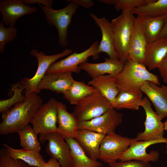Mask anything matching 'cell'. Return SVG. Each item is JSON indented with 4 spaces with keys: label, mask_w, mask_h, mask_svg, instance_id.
<instances>
[{
    "label": "cell",
    "mask_w": 167,
    "mask_h": 167,
    "mask_svg": "<svg viewBox=\"0 0 167 167\" xmlns=\"http://www.w3.org/2000/svg\"><path fill=\"white\" fill-rule=\"evenodd\" d=\"M42 105V98L33 92L25 100L2 113L0 134L17 133L30 123L35 113Z\"/></svg>",
    "instance_id": "1"
},
{
    "label": "cell",
    "mask_w": 167,
    "mask_h": 167,
    "mask_svg": "<svg viewBox=\"0 0 167 167\" xmlns=\"http://www.w3.org/2000/svg\"><path fill=\"white\" fill-rule=\"evenodd\" d=\"M116 77V85L120 92L142 93L140 88L146 81L161 85L157 75L150 72L144 65L131 60H127Z\"/></svg>",
    "instance_id": "2"
},
{
    "label": "cell",
    "mask_w": 167,
    "mask_h": 167,
    "mask_svg": "<svg viewBox=\"0 0 167 167\" xmlns=\"http://www.w3.org/2000/svg\"><path fill=\"white\" fill-rule=\"evenodd\" d=\"M134 15L131 10H123L111 22L116 52L119 59L124 63L127 60L128 49L135 18Z\"/></svg>",
    "instance_id": "3"
},
{
    "label": "cell",
    "mask_w": 167,
    "mask_h": 167,
    "mask_svg": "<svg viewBox=\"0 0 167 167\" xmlns=\"http://www.w3.org/2000/svg\"><path fill=\"white\" fill-rule=\"evenodd\" d=\"M66 1L69 2V4L64 8L58 10L38 4L44 13L48 23L50 26L55 27L57 29L58 41L63 47L67 45L68 29L71 24L72 17L79 6L71 0Z\"/></svg>",
    "instance_id": "4"
},
{
    "label": "cell",
    "mask_w": 167,
    "mask_h": 167,
    "mask_svg": "<svg viewBox=\"0 0 167 167\" xmlns=\"http://www.w3.org/2000/svg\"><path fill=\"white\" fill-rule=\"evenodd\" d=\"M113 108L112 104L96 89L75 105L72 113L78 122L87 121Z\"/></svg>",
    "instance_id": "5"
},
{
    "label": "cell",
    "mask_w": 167,
    "mask_h": 167,
    "mask_svg": "<svg viewBox=\"0 0 167 167\" xmlns=\"http://www.w3.org/2000/svg\"><path fill=\"white\" fill-rule=\"evenodd\" d=\"M72 53L71 50L67 49L59 53L46 55L42 51L39 52L36 49L32 50L30 54L36 58L38 66L32 77H25L20 81L24 88L25 96L26 97L33 92L37 93V87L49 66L58 59L68 56Z\"/></svg>",
    "instance_id": "6"
},
{
    "label": "cell",
    "mask_w": 167,
    "mask_h": 167,
    "mask_svg": "<svg viewBox=\"0 0 167 167\" xmlns=\"http://www.w3.org/2000/svg\"><path fill=\"white\" fill-rule=\"evenodd\" d=\"M136 141V138L122 136L115 133L106 135L100 146L98 159L108 164L116 161Z\"/></svg>",
    "instance_id": "7"
},
{
    "label": "cell",
    "mask_w": 167,
    "mask_h": 167,
    "mask_svg": "<svg viewBox=\"0 0 167 167\" xmlns=\"http://www.w3.org/2000/svg\"><path fill=\"white\" fill-rule=\"evenodd\" d=\"M42 144L47 141L45 152L56 159L61 167H72L73 162L70 146L65 138L57 132L39 134Z\"/></svg>",
    "instance_id": "8"
},
{
    "label": "cell",
    "mask_w": 167,
    "mask_h": 167,
    "mask_svg": "<svg viewBox=\"0 0 167 167\" xmlns=\"http://www.w3.org/2000/svg\"><path fill=\"white\" fill-rule=\"evenodd\" d=\"M58 101L55 98H51L34 114L30 123L37 134L57 132Z\"/></svg>",
    "instance_id": "9"
},
{
    "label": "cell",
    "mask_w": 167,
    "mask_h": 167,
    "mask_svg": "<svg viewBox=\"0 0 167 167\" xmlns=\"http://www.w3.org/2000/svg\"><path fill=\"white\" fill-rule=\"evenodd\" d=\"M99 44L97 41H95L84 51L79 53L75 52L66 58L54 62L49 66L46 73L62 72L79 73L81 70L79 66L87 62L89 57L92 56L95 60L99 58V54L96 51Z\"/></svg>",
    "instance_id": "10"
},
{
    "label": "cell",
    "mask_w": 167,
    "mask_h": 167,
    "mask_svg": "<svg viewBox=\"0 0 167 167\" xmlns=\"http://www.w3.org/2000/svg\"><path fill=\"white\" fill-rule=\"evenodd\" d=\"M140 106L144 109L146 119L144 124L145 129L140 132L135 137L137 141H150L163 139L164 130L163 123L152 107L151 103L147 97L142 98Z\"/></svg>",
    "instance_id": "11"
},
{
    "label": "cell",
    "mask_w": 167,
    "mask_h": 167,
    "mask_svg": "<svg viewBox=\"0 0 167 167\" xmlns=\"http://www.w3.org/2000/svg\"><path fill=\"white\" fill-rule=\"evenodd\" d=\"M123 114L114 108L90 120L78 122L79 130L86 129L105 135L115 133L122 120Z\"/></svg>",
    "instance_id": "12"
},
{
    "label": "cell",
    "mask_w": 167,
    "mask_h": 167,
    "mask_svg": "<svg viewBox=\"0 0 167 167\" xmlns=\"http://www.w3.org/2000/svg\"><path fill=\"white\" fill-rule=\"evenodd\" d=\"M161 143L167 144V138L150 141H136L130 145L119 160H135L146 162H156L159 158V152L152 150L147 153L146 149L151 145Z\"/></svg>",
    "instance_id": "13"
},
{
    "label": "cell",
    "mask_w": 167,
    "mask_h": 167,
    "mask_svg": "<svg viewBox=\"0 0 167 167\" xmlns=\"http://www.w3.org/2000/svg\"><path fill=\"white\" fill-rule=\"evenodd\" d=\"M37 9L30 7L22 0H0L1 21L9 27H15L17 20L24 15L36 12Z\"/></svg>",
    "instance_id": "14"
},
{
    "label": "cell",
    "mask_w": 167,
    "mask_h": 167,
    "mask_svg": "<svg viewBox=\"0 0 167 167\" xmlns=\"http://www.w3.org/2000/svg\"><path fill=\"white\" fill-rule=\"evenodd\" d=\"M148 43L143 31L139 16L137 15L135 18L129 46L127 60H131L144 65L145 53Z\"/></svg>",
    "instance_id": "15"
},
{
    "label": "cell",
    "mask_w": 167,
    "mask_h": 167,
    "mask_svg": "<svg viewBox=\"0 0 167 167\" xmlns=\"http://www.w3.org/2000/svg\"><path fill=\"white\" fill-rule=\"evenodd\" d=\"M140 90L152 103L160 119L167 117V86L160 87L152 82L146 81Z\"/></svg>",
    "instance_id": "16"
},
{
    "label": "cell",
    "mask_w": 167,
    "mask_h": 167,
    "mask_svg": "<svg viewBox=\"0 0 167 167\" xmlns=\"http://www.w3.org/2000/svg\"><path fill=\"white\" fill-rule=\"evenodd\" d=\"M90 15L99 27L102 34V39L98 46L97 53L99 55L100 53L104 52L109 58L119 59L115 49L114 34L111 22L105 17L100 18L94 14L90 13Z\"/></svg>",
    "instance_id": "17"
},
{
    "label": "cell",
    "mask_w": 167,
    "mask_h": 167,
    "mask_svg": "<svg viewBox=\"0 0 167 167\" xmlns=\"http://www.w3.org/2000/svg\"><path fill=\"white\" fill-rule=\"evenodd\" d=\"M74 80L71 72L46 73L37 87V93L45 89L63 94Z\"/></svg>",
    "instance_id": "18"
},
{
    "label": "cell",
    "mask_w": 167,
    "mask_h": 167,
    "mask_svg": "<svg viewBox=\"0 0 167 167\" xmlns=\"http://www.w3.org/2000/svg\"><path fill=\"white\" fill-rule=\"evenodd\" d=\"M124 65L119 59L106 58L103 62L91 63L86 62L80 64L79 67L92 78L106 74L116 77L122 71Z\"/></svg>",
    "instance_id": "19"
},
{
    "label": "cell",
    "mask_w": 167,
    "mask_h": 167,
    "mask_svg": "<svg viewBox=\"0 0 167 167\" xmlns=\"http://www.w3.org/2000/svg\"><path fill=\"white\" fill-rule=\"evenodd\" d=\"M105 135L86 129L79 130L75 138L87 155L97 161L101 144Z\"/></svg>",
    "instance_id": "20"
},
{
    "label": "cell",
    "mask_w": 167,
    "mask_h": 167,
    "mask_svg": "<svg viewBox=\"0 0 167 167\" xmlns=\"http://www.w3.org/2000/svg\"><path fill=\"white\" fill-rule=\"evenodd\" d=\"M167 56V37L158 38L148 43L144 65L149 71L158 69Z\"/></svg>",
    "instance_id": "21"
},
{
    "label": "cell",
    "mask_w": 167,
    "mask_h": 167,
    "mask_svg": "<svg viewBox=\"0 0 167 167\" xmlns=\"http://www.w3.org/2000/svg\"><path fill=\"white\" fill-rule=\"evenodd\" d=\"M57 132L65 138H75L78 131V122L71 113H69L66 106L61 102L58 101Z\"/></svg>",
    "instance_id": "22"
},
{
    "label": "cell",
    "mask_w": 167,
    "mask_h": 167,
    "mask_svg": "<svg viewBox=\"0 0 167 167\" xmlns=\"http://www.w3.org/2000/svg\"><path fill=\"white\" fill-rule=\"evenodd\" d=\"M116 77L110 75H103L92 78L88 84L97 90L112 104L120 92L117 87Z\"/></svg>",
    "instance_id": "23"
},
{
    "label": "cell",
    "mask_w": 167,
    "mask_h": 167,
    "mask_svg": "<svg viewBox=\"0 0 167 167\" xmlns=\"http://www.w3.org/2000/svg\"><path fill=\"white\" fill-rule=\"evenodd\" d=\"M3 146L11 158L22 161L31 166L42 167L46 162L40 152L23 148L15 149L6 144H3Z\"/></svg>",
    "instance_id": "24"
},
{
    "label": "cell",
    "mask_w": 167,
    "mask_h": 167,
    "mask_svg": "<svg viewBox=\"0 0 167 167\" xmlns=\"http://www.w3.org/2000/svg\"><path fill=\"white\" fill-rule=\"evenodd\" d=\"M139 15L148 43L156 40L163 28L167 15L157 17Z\"/></svg>",
    "instance_id": "25"
},
{
    "label": "cell",
    "mask_w": 167,
    "mask_h": 167,
    "mask_svg": "<svg viewBox=\"0 0 167 167\" xmlns=\"http://www.w3.org/2000/svg\"><path fill=\"white\" fill-rule=\"evenodd\" d=\"M71 150L72 167H101L103 165L97 160L88 157L74 138H65Z\"/></svg>",
    "instance_id": "26"
},
{
    "label": "cell",
    "mask_w": 167,
    "mask_h": 167,
    "mask_svg": "<svg viewBox=\"0 0 167 167\" xmlns=\"http://www.w3.org/2000/svg\"><path fill=\"white\" fill-rule=\"evenodd\" d=\"M96 90L84 82L74 80L69 88L63 94V97L71 104L75 105Z\"/></svg>",
    "instance_id": "27"
},
{
    "label": "cell",
    "mask_w": 167,
    "mask_h": 167,
    "mask_svg": "<svg viewBox=\"0 0 167 167\" xmlns=\"http://www.w3.org/2000/svg\"><path fill=\"white\" fill-rule=\"evenodd\" d=\"M142 99V93H135L127 91H121L112 104L114 109H127L138 110Z\"/></svg>",
    "instance_id": "28"
},
{
    "label": "cell",
    "mask_w": 167,
    "mask_h": 167,
    "mask_svg": "<svg viewBox=\"0 0 167 167\" xmlns=\"http://www.w3.org/2000/svg\"><path fill=\"white\" fill-rule=\"evenodd\" d=\"M17 133L20 139V146L28 150L40 152V143L37 138V134L29 124Z\"/></svg>",
    "instance_id": "29"
},
{
    "label": "cell",
    "mask_w": 167,
    "mask_h": 167,
    "mask_svg": "<svg viewBox=\"0 0 167 167\" xmlns=\"http://www.w3.org/2000/svg\"><path fill=\"white\" fill-rule=\"evenodd\" d=\"M137 15L157 17L167 15V0H153L144 6L131 11Z\"/></svg>",
    "instance_id": "30"
},
{
    "label": "cell",
    "mask_w": 167,
    "mask_h": 167,
    "mask_svg": "<svg viewBox=\"0 0 167 167\" xmlns=\"http://www.w3.org/2000/svg\"><path fill=\"white\" fill-rule=\"evenodd\" d=\"M11 90L14 94L10 98L0 101V113L6 111L15 105L23 102L25 99L26 97L22 93L24 88L20 82H17L11 86Z\"/></svg>",
    "instance_id": "31"
},
{
    "label": "cell",
    "mask_w": 167,
    "mask_h": 167,
    "mask_svg": "<svg viewBox=\"0 0 167 167\" xmlns=\"http://www.w3.org/2000/svg\"><path fill=\"white\" fill-rule=\"evenodd\" d=\"M17 30L15 27L6 28L4 24L0 22V53L4 52L6 44L12 41L16 37Z\"/></svg>",
    "instance_id": "32"
},
{
    "label": "cell",
    "mask_w": 167,
    "mask_h": 167,
    "mask_svg": "<svg viewBox=\"0 0 167 167\" xmlns=\"http://www.w3.org/2000/svg\"><path fill=\"white\" fill-rule=\"evenodd\" d=\"M153 0H116L114 5L116 10H120L133 9L144 6L150 3Z\"/></svg>",
    "instance_id": "33"
},
{
    "label": "cell",
    "mask_w": 167,
    "mask_h": 167,
    "mask_svg": "<svg viewBox=\"0 0 167 167\" xmlns=\"http://www.w3.org/2000/svg\"><path fill=\"white\" fill-rule=\"evenodd\" d=\"M0 167H32L20 160L11 158L2 148L0 151Z\"/></svg>",
    "instance_id": "34"
},
{
    "label": "cell",
    "mask_w": 167,
    "mask_h": 167,
    "mask_svg": "<svg viewBox=\"0 0 167 167\" xmlns=\"http://www.w3.org/2000/svg\"><path fill=\"white\" fill-rule=\"evenodd\" d=\"M109 167H151L149 162L141 161L131 160L126 161H117L108 163Z\"/></svg>",
    "instance_id": "35"
},
{
    "label": "cell",
    "mask_w": 167,
    "mask_h": 167,
    "mask_svg": "<svg viewBox=\"0 0 167 167\" xmlns=\"http://www.w3.org/2000/svg\"><path fill=\"white\" fill-rule=\"evenodd\" d=\"M158 69L163 81L167 85V56Z\"/></svg>",
    "instance_id": "36"
},
{
    "label": "cell",
    "mask_w": 167,
    "mask_h": 167,
    "mask_svg": "<svg viewBox=\"0 0 167 167\" xmlns=\"http://www.w3.org/2000/svg\"><path fill=\"white\" fill-rule=\"evenodd\" d=\"M23 1L28 5L37 3L48 8H52L53 5V0H23Z\"/></svg>",
    "instance_id": "37"
},
{
    "label": "cell",
    "mask_w": 167,
    "mask_h": 167,
    "mask_svg": "<svg viewBox=\"0 0 167 167\" xmlns=\"http://www.w3.org/2000/svg\"><path fill=\"white\" fill-rule=\"evenodd\" d=\"M79 6H80L86 8H90L94 4L93 1L91 0H71Z\"/></svg>",
    "instance_id": "38"
},
{
    "label": "cell",
    "mask_w": 167,
    "mask_h": 167,
    "mask_svg": "<svg viewBox=\"0 0 167 167\" xmlns=\"http://www.w3.org/2000/svg\"><path fill=\"white\" fill-rule=\"evenodd\" d=\"M42 167H61V166L56 159L51 157Z\"/></svg>",
    "instance_id": "39"
},
{
    "label": "cell",
    "mask_w": 167,
    "mask_h": 167,
    "mask_svg": "<svg viewBox=\"0 0 167 167\" xmlns=\"http://www.w3.org/2000/svg\"><path fill=\"white\" fill-rule=\"evenodd\" d=\"M167 37V19L158 38Z\"/></svg>",
    "instance_id": "40"
},
{
    "label": "cell",
    "mask_w": 167,
    "mask_h": 167,
    "mask_svg": "<svg viewBox=\"0 0 167 167\" xmlns=\"http://www.w3.org/2000/svg\"><path fill=\"white\" fill-rule=\"evenodd\" d=\"M98 1L105 4L114 5L116 2V0H99Z\"/></svg>",
    "instance_id": "41"
},
{
    "label": "cell",
    "mask_w": 167,
    "mask_h": 167,
    "mask_svg": "<svg viewBox=\"0 0 167 167\" xmlns=\"http://www.w3.org/2000/svg\"><path fill=\"white\" fill-rule=\"evenodd\" d=\"M163 124L164 130L167 131V120L163 123Z\"/></svg>",
    "instance_id": "42"
}]
</instances>
